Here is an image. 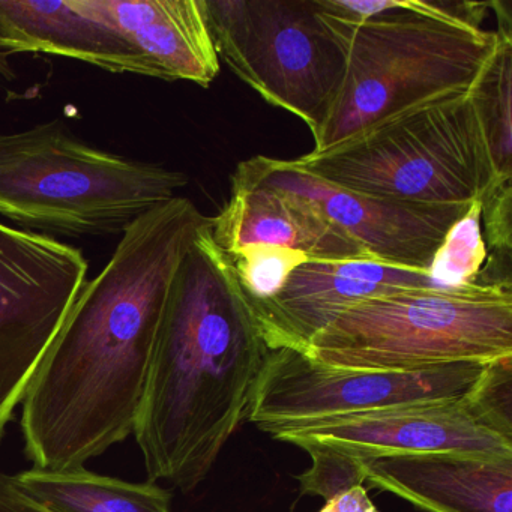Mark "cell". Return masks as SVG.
Returning <instances> with one entry per match:
<instances>
[{
    "label": "cell",
    "instance_id": "obj_6",
    "mask_svg": "<svg viewBox=\"0 0 512 512\" xmlns=\"http://www.w3.org/2000/svg\"><path fill=\"white\" fill-rule=\"evenodd\" d=\"M293 161L338 187L422 205H470L496 182L469 94L401 113Z\"/></svg>",
    "mask_w": 512,
    "mask_h": 512
},
{
    "label": "cell",
    "instance_id": "obj_9",
    "mask_svg": "<svg viewBox=\"0 0 512 512\" xmlns=\"http://www.w3.org/2000/svg\"><path fill=\"white\" fill-rule=\"evenodd\" d=\"M82 250L0 223V439L88 277Z\"/></svg>",
    "mask_w": 512,
    "mask_h": 512
},
{
    "label": "cell",
    "instance_id": "obj_4",
    "mask_svg": "<svg viewBox=\"0 0 512 512\" xmlns=\"http://www.w3.org/2000/svg\"><path fill=\"white\" fill-rule=\"evenodd\" d=\"M187 184L178 170L82 142L59 119L0 133V215L29 229L119 235Z\"/></svg>",
    "mask_w": 512,
    "mask_h": 512
},
{
    "label": "cell",
    "instance_id": "obj_17",
    "mask_svg": "<svg viewBox=\"0 0 512 512\" xmlns=\"http://www.w3.org/2000/svg\"><path fill=\"white\" fill-rule=\"evenodd\" d=\"M17 482L53 512H172V494L154 482L131 484L85 467L20 472Z\"/></svg>",
    "mask_w": 512,
    "mask_h": 512
},
{
    "label": "cell",
    "instance_id": "obj_11",
    "mask_svg": "<svg viewBox=\"0 0 512 512\" xmlns=\"http://www.w3.org/2000/svg\"><path fill=\"white\" fill-rule=\"evenodd\" d=\"M272 439L292 445L322 443L359 458L433 452L512 458V440L479 424L463 398L311 422L272 434Z\"/></svg>",
    "mask_w": 512,
    "mask_h": 512
},
{
    "label": "cell",
    "instance_id": "obj_21",
    "mask_svg": "<svg viewBox=\"0 0 512 512\" xmlns=\"http://www.w3.org/2000/svg\"><path fill=\"white\" fill-rule=\"evenodd\" d=\"M311 457L310 469L298 476L302 494L322 497L325 502L367 481L364 460L334 446L299 443Z\"/></svg>",
    "mask_w": 512,
    "mask_h": 512
},
{
    "label": "cell",
    "instance_id": "obj_2",
    "mask_svg": "<svg viewBox=\"0 0 512 512\" xmlns=\"http://www.w3.org/2000/svg\"><path fill=\"white\" fill-rule=\"evenodd\" d=\"M269 347L211 220L185 251L167 298L134 436L149 482L191 491L248 421Z\"/></svg>",
    "mask_w": 512,
    "mask_h": 512
},
{
    "label": "cell",
    "instance_id": "obj_22",
    "mask_svg": "<svg viewBox=\"0 0 512 512\" xmlns=\"http://www.w3.org/2000/svg\"><path fill=\"white\" fill-rule=\"evenodd\" d=\"M463 401L479 424L512 440V356L485 365Z\"/></svg>",
    "mask_w": 512,
    "mask_h": 512
},
{
    "label": "cell",
    "instance_id": "obj_14",
    "mask_svg": "<svg viewBox=\"0 0 512 512\" xmlns=\"http://www.w3.org/2000/svg\"><path fill=\"white\" fill-rule=\"evenodd\" d=\"M373 487L428 512H512V458L433 452L362 458Z\"/></svg>",
    "mask_w": 512,
    "mask_h": 512
},
{
    "label": "cell",
    "instance_id": "obj_3",
    "mask_svg": "<svg viewBox=\"0 0 512 512\" xmlns=\"http://www.w3.org/2000/svg\"><path fill=\"white\" fill-rule=\"evenodd\" d=\"M488 10V2L404 0L398 10L358 23L323 10L346 52V74L311 152L328 151L409 110L469 94L497 46L496 31L482 29Z\"/></svg>",
    "mask_w": 512,
    "mask_h": 512
},
{
    "label": "cell",
    "instance_id": "obj_23",
    "mask_svg": "<svg viewBox=\"0 0 512 512\" xmlns=\"http://www.w3.org/2000/svg\"><path fill=\"white\" fill-rule=\"evenodd\" d=\"M0 512H53L38 502L22 485L16 476L0 472Z\"/></svg>",
    "mask_w": 512,
    "mask_h": 512
},
{
    "label": "cell",
    "instance_id": "obj_16",
    "mask_svg": "<svg viewBox=\"0 0 512 512\" xmlns=\"http://www.w3.org/2000/svg\"><path fill=\"white\" fill-rule=\"evenodd\" d=\"M0 52L47 53L110 73L146 76L139 52L95 16L88 0H0Z\"/></svg>",
    "mask_w": 512,
    "mask_h": 512
},
{
    "label": "cell",
    "instance_id": "obj_8",
    "mask_svg": "<svg viewBox=\"0 0 512 512\" xmlns=\"http://www.w3.org/2000/svg\"><path fill=\"white\" fill-rule=\"evenodd\" d=\"M485 365H442L415 371L361 370L314 361L298 350L269 349L248 421L275 434L325 419L409 404L457 401Z\"/></svg>",
    "mask_w": 512,
    "mask_h": 512
},
{
    "label": "cell",
    "instance_id": "obj_10",
    "mask_svg": "<svg viewBox=\"0 0 512 512\" xmlns=\"http://www.w3.org/2000/svg\"><path fill=\"white\" fill-rule=\"evenodd\" d=\"M233 176L310 199L374 260L416 271H428L449 227L469 208L422 205L358 193L323 181L293 160L265 155L242 161Z\"/></svg>",
    "mask_w": 512,
    "mask_h": 512
},
{
    "label": "cell",
    "instance_id": "obj_7",
    "mask_svg": "<svg viewBox=\"0 0 512 512\" xmlns=\"http://www.w3.org/2000/svg\"><path fill=\"white\" fill-rule=\"evenodd\" d=\"M218 58L263 100L322 130L346 52L317 0H203Z\"/></svg>",
    "mask_w": 512,
    "mask_h": 512
},
{
    "label": "cell",
    "instance_id": "obj_25",
    "mask_svg": "<svg viewBox=\"0 0 512 512\" xmlns=\"http://www.w3.org/2000/svg\"><path fill=\"white\" fill-rule=\"evenodd\" d=\"M16 79V71L8 61V53L0 52V83H10Z\"/></svg>",
    "mask_w": 512,
    "mask_h": 512
},
{
    "label": "cell",
    "instance_id": "obj_12",
    "mask_svg": "<svg viewBox=\"0 0 512 512\" xmlns=\"http://www.w3.org/2000/svg\"><path fill=\"white\" fill-rule=\"evenodd\" d=\"M412 287H437L428 272L374 259L308 260L277 296L251 302L269 349L307 353L311 340L364 299Z\"/></svg>",
    "mask_w": 512,
    "mask_h": 512
},
{
    "label": "cell",
    "instance_id": "obj_15",
    "mask_svg": "<svg viewBox=\"0 0 512 512\" xmlns=\"http://www.w3.org/2000/svg\"><path fill=\"white\" fill-rule=\"evenodd\" d=\"M145 62L146 77L209 88L220 74L203 0H88Z\"/></svg>",
    "mask_w": 512,
    "mask_h": 512
},
{
    "label": "cell",
    "instance_id": "obj_20",
    "mask_svg": "<svg viewBox=\"0 0 512 512\" xmlns=\"http://www.w3.org/2000/svg\"><path fill=\"white\" fill-rule=\"evenodd\" d=\"M226 256L251 302L268 301L277 296L292 272L310 260L299 251L268 244L245 245Z\"/></svg>",
    "mask_w": 512,
    "mask_h": 512
},
{
    "label": "cell",
    "instance_id": "obj_18",
    "mask_svg": "<svg viewBox=\"0 0 512 512\" xmlns=\"http://www.w3.org/2000/svg\"><path fill=\"white\" fill-rule=\"evenodd\" d=\"M496 34V50L473 83L469 98L497 182L512 179V34Z\"/></svg>",
    "mask_w": 512,
    "mask_h": 512
},
{
    "label": "cell",
    "instance_id": "obj_19",
    "mask_svg": "<svg viewBox=\"0 0 512 512\" xmlns=\"http://www.w3.org/2000/svg\"><path fill=\"white\" fill-rule=\"evenodd\" d=\"M487 260L481 226V200L470 203L449 227L428 266V278L440 289H458L473 284Z\"/></svg>",
    "mask_w": 512,
    "mask_h": 512
},
{
    "label": "cell",
    "instance_id": "obj_1",
    "mask_svg": "<svg viewBox=\"0 0 512 512\" xmlns=\"http://www.w3.org/2000/svg\"><path fill=\"white\" fill-rule=\"evenodd\" d=\"M208 223L176 196L131 223L106 268L86 281L23 400L35 467H83L133 433L173 277Z\"/></svg>",
    "mask_w": 512,
    "mask_h": 512
},
{
    "label": "cell",
    "instance_id": "obj_24",
    "mask_svg": "<svg viewBox=\"0 0 512 512\" xmlns=\"http://www.w3.org/2000/svg\"><path fill=\"white\" fill-rule=\"evenodd\" d=\"M319 512H380L376 508L370 497H368L367 490L364 485L350 488L346 493L334 497L325 503Z\"/></svg>",
    "mask_w": 512,
    "mask_h": 512
},
{
    "label": "cell",
    "instance_id": "obj_5",
    "mask_svg": "<svg viewBox=\"0 0 512 512\" xmlns=\"http://www.w3.org/2000/svg\"><path fill=\"white\" fill-rule=\"evenodd\" d=\"M326 365L415 371L512 356V289L412 287L352 305L311 340Z\"/></svg>",
    "mask_w": 512,
    "mask_h": 512
},
{
    "label": "cell",
    "instance_id": "obj_13",
    "mask_svg": "<svg viewBox=\"0 0 512 512\" xmlns=\"http://www.w3.org/2000/svg\"><path fill=\"white\" fill-rule=\"evenodd\" d=\"M211 235L224 253L250 244L278 245L310 260L373 259L310 199L232 176V191Z\"/></svg>",
    "mask_w": 512,
    "mask_h": 512
}]
</instances>
